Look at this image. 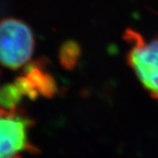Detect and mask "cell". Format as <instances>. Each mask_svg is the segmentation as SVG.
<instances>
[{"label": "cell", "instance_id": "6da1fadb", "mask_svg": "<svg viewBox=\"0 0 158 158\" xmlns=\"http://www.w3.org/2000/svg\"><path fill=\"white\" fill-rule=\"evenodd\" d=\"M35 40L27 24L18 19L0 21V64L11 69L26 65L33 56Z\"/></svg>", "mask_w": 158, "mask_h": 158}, {"label": "cell", "instance_id": "7a4b0ae2", "mask_svg": "<svg viewBox=\"0 0 158 158\" xmlns=\"http://www.w3.org/2000/svg\"><path fill=\"white\" fill-rule=\"evenodd\" d=\"M124 38L132 45L127 63L144 89L158 102V39L146 43L141 34L131 29L126 31Z\"/></svg>", "mask_w": 158, "mask_h": 158}, {"label": "cell", "instance_id": "3957f363", "mask_svg": "<svg viewBox=\"0 0 158 158\" xmlns=\"http://www.w3.org/2000/svg\"><path fill=\"white\" fill-rule=\"evenodd\" d=\"M31 126V120L17 109H0V158H24L34 149L29 139Z\"/></svg>", "mask_w": 158, "mask_h": 158}, {"label": "cell", "instance_id": "277c9868", "mask_svg": "<svg viewBox=\"0 0 158 158\" xmlns=\"http://www.w3.org/2000/svg\"><path fill=\"white\" fill-rule=\"evenodd\" d=\"M19 96L37 98L40 96L51 98L57 92V85L54 77L47 72L41 63L28 65L21 77L12 82Z\"/></svg>", "mask_w": 158, "mask_h": 158}, {"label": "cell", "instance_id": "5b68a950", "mask_svg": "<svg viewBox=\"0 0 158 158\" xmlns=\"http://www.w3.org/2000/svg\"><path fill=\"white\" fill-rule=\"evenodd\" d=\"M81 47L75 40H67L60 48V63L67 70H72L81 58Z\"/></svg>", "mask_w": 158, "mask_h": 158}]
</instances>
